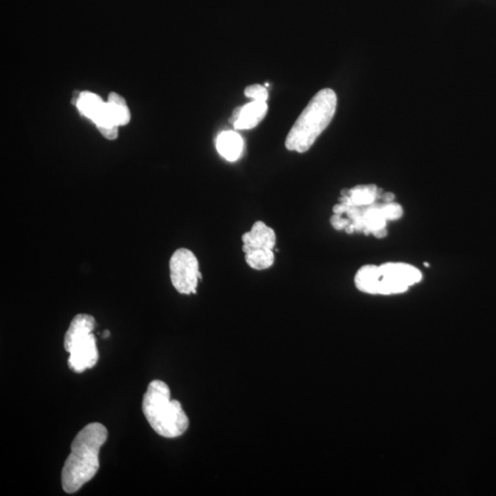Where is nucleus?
Listing matches in <instances>:
<instances>
[{"mask_svg": "<svg viewBox=\"0 0 496 496\" xmlns=\"http://www.w3.org/2000/svg\"><path fill=\"white\" fill-rule=\"evenodd\" d=\"M337 98L330 89L320 90L299 116L285 141L289 151L305 153L327 129L336 113Z\"/></svg>", "mask_w": 496, "mask_h": 496, "instance_id": "f03ea898", "label": "nucleus"}, {"mask_svg": "<svg viewBox=\"0 0 496 496\" xmlns=\"http://www.w3.org/2000/svg\"><path fill=\"white\" fill-rule=\"evenodd\" d=\"M96 320L87 313H79L70 323L64 334V346L69 353V366L73 371L81 374L93 368L99 360L95 336Z\"/></svg>", "mask_w": 496, "mask_h": 496, "instance_id": "423d86ee", "label": "nucleus"}, {"mask_svg": "<svg viewBox=\"0 0 496 496\" xmlns=\"http://www.w3.org/2000/svg\"><path fill=\"white\" fill-rule=\"evenodd\" d=\"M243 253L255 250H273L275 248L276 234L265 222L257 221L251 230L243 234Z\"/></svg>", "mask_w": 496, "mask_h": 496, "instance_id": "6e6552de", "label": "nucleus"}, {"mask_svg": "<svg viewBox=\"0 0 496 496\" xmlns=\"http://www.w3.org/2000/svg\"><path fill=\"white\" fill-rule=\"evenodd\" d=\"M107 102L102 101L96 94L89 92L80 93L76 107L80 111L82 115L86 116L92 122L98 123L102 122L106 116L107 111Z\"/></svg>", "mask_w": 496, "mask_h": 496, "instance_id": "9b49d317", "label": "nucleus"}, {"mask_svg": "<svg viewBox=\"0 0 496 496\" xmlns=\"http://www.w3.org/2000/svg\"><path fill=\"white\" fill-rule=\"evenodd\" d=\"M246 264L256 271H265L274 264L273 250H255L245 254Z\"/></svg>", "mask_w": 496, "mask_h": 496, "instance_id": "4468645a", "label": "nucleus"}, {"mask_svg": "<svg viewBox=\"0 0 496 496\" xmlns=\"http://www.w3.org/2000/svg\"><path fill=\"white\" fill-rule=\"evenodd\" d=\"M170 280L181 295H195L201 274L199 261L192 251L178 248L169 260Z\"/></svg>", "mask_w": 496, "mask_h": 496, "instance_id": "0eeeda50", "label": "nucleus"}, {"mask_svg": "<svg viewBox=\"0 0 496 496\" xmlns=\"http://www.w3.org/2000/svg\"><path fill=\"white\" fill-rule=\"evenodd\" d=\"M107 437L108 430L99 423H91L76 436L62 469V486L67 494L78 492L95 476L99 468V451Z\"/></svg>", "mask_w": 496, "mask_h": 496, "instance_id": "f257e3e1", "label": "nucleus"}, {"mask_svg": "<svg viewBox=\"0 0 496 496\" xmlns=\"http://www.w3.org/2000/svg\"><path fill=\"white\" fill-rule=\"evenodd\" d=\"M380 198L383 199V202H392L393 199H395V195L392 194V193H384V194L380 196Z\"/></svg>", "mask_w": 496, "mask_h": 496, "instance_id": "dca6fc26", "label": "nucleus"}, {"mask_svg": "<svg viewBox=\"0 0 496 496\" xmlns=\"http://www.w3.org/2000/svg\"><path fill=\"white\" fill-rule=\"evenodd\" d=\"M381 190L375 185H359L349 190H343L340 204L346 206H365L374 204L380 198Z\"/></svg>", "mask_w": 496, "mask_h": 496, "instance_id": "1a4fd4ad", "label": "nucleus"}, {"mask_svg": "<svg viewBox=\"0 0 496 496\" xmlns=\"http://www.w3.org/2000/svg\"><path fill=\"white\" fill-rule=\"evenodd\" d=\"M245 95L248 98L253 99L257 101H265L269 98L268 90L261 85H251L245 90Z\"/></svg>", "mask_w": 496, "mask_h": 496, "instance_id": "2eb2a0df", "label": "nucleus"}, {"mask_svg": "<svg viewBox=\"0 0 496 496\" xmlns=\"http://www.w3.org/2000/svg\"><path fill=\"white\" fill-rule=\"evenodd\" d=\"M268 111V104L265 101H253L250 104L242 106L240 115L234 127L236 130H250L264 119Z\"/></svg>", "mask_w": 496, "mask_h": 496, "instance_id": "9d476101", "label": "nucleus"}, {"mask_svg": "<svg viewBox=\"0 0 496 496\" xmlns=\"http://www.w3.org/2000/svg\"><path fill=\"white\" fill-rule=\"evenodd\" d=\"M216 148L226 160L236 161L243 151V139L233 131L222 132L216 140Z\"/></svg>", "mask_w": 496, "mask_h": 496, "instance_id": "f8f14e48", "label": "nucleus"}, {"mask_svg": "<svg viewBox=\"0 0 496 496\" xmlns=\"http://www.w3.org/2000/svg\"><path fill=\"white\" fill-rule=\"evenodd\" d=\"M334 214H346L348 225L345 231L348 234L353 232H362L372 234L377 239H383L387 236L386 222L391 220H397L403 215V208L395 202L371 204L365 206H346L343 204L334 205Z\"/></svg>", "mask_w": 496, "mask_h": 496, "instance_id": "39448f33", "label": "nucleus"}, {"mask_svg": "<svg viewBox=\"0 0 496 496\" xmlns=\"http://www.w3.org/2000/svg\"><path fill=\"white\" fill-rule=\"evenodd\" d=\"M143 412L153 430L166 439L180 437L189 427V418L181 404L170 399L169 387L162 381L149 383L143 395Z\"/></svg>", "mask_w": 496, "mask_h": 496, "instance_id": "7ed1b4c3", "label": "nucleus"}, {"mask_svg": "<svg viewBox=\"0 0 496 496\" xmlns=\"http://www.w3.org/2000/svg\"><path fill=\"white\" fill-rule=\"evenodd\" d=\"M108 107L118 126H123L130 122L131 114L125 99L117 93H111L108 96Z\"/></svg>", "mask_w": 496, "mask_h": 496, "instance_id": "ddd939ff", "label": "nucleus"}, {"mask_svg": "<svg viewBox=\"0 0 496 496\" xmlns=\"http://www.w3.org/2000/svg\"><path fill=\"white\" fill-rule=\"evenodd\" d=\"M421 280L422 274L418 269L402 263L364 266L355 276L357 289L369 295H391L404 292Z\"/></svg>", "mask_w": 496, "mask_h": 496, "instance_id": "20e7f679", "label": "nucleus"}]
</instances>
